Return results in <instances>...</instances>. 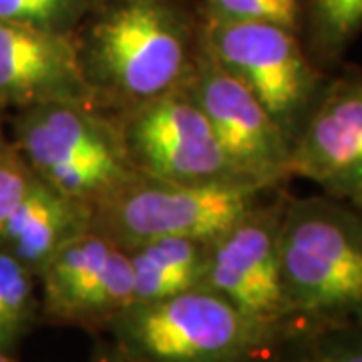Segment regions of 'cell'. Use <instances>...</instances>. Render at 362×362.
<instances>
[{"label": "cell", "mask_w": 362, "mask_h": 362, "mask_svg": "<svg viewBox=\"0 0 362 362\" xmlns=\"http://www.w3.org/2000/svg\"><path fill=\"white\" fill-rule=\"evenodd\" d=\"M0 362H18L13 356V352H6V350H0Z\"/></svg>", "instance_id": "obj_23"}, {"label": "cell", "mask_w": 362, "mask_h": 362, "mask_svg": "<svg viewBox=\"0 0 362 362\" xmlns=\"http://www.w3.org/2000/svg\"><path fill=\"white\" fill-rule=\"evenodd\" d=\"M101 0H0V21L73 35Z\"/></svg>", "instance_id": "obj_18"}, {"label": "cell", "mask_w": 362, "mask_h": 362, "mask_svg": "<svg viewBox=\"0 0 362 362\" xmlns=\"http://www.w3.org/2000/svg\"><path fill=\"white\" fill-rule=\"evenodd\" d=\"M93 207L33 177L4 228L0 247L39 276L42 266L66 242L90 228Z\"/></svg>", "instance_id": "obj_13"}, {"label": "cell", "mask_w": 362, "mask_h": 362, "mask_svg": "<svg viewBox=\"0 0 362 362\" xmlns=\"http://www.w3.org/2000/svg\"><path fill=\"white\" fill-rule=\"evenodd\" d=\"M4 113H6V109L0 107V141L6 139V137H4Z\"/></svg>", "instance_id": "obj_24"}, {"label": "cell", "mask_w": 362, "mask_h": 362, "mask_svg": "<svg viewBox=\"0 0 362 362\" xmlns=\"http://www.w3.org/2000/svg\"><path fill=\"white\" fill-rule=\"evenodd\" d=\"M89 362H135L129 356H125L119 349H115L109 340H105L101 344H97V349L93 352Z\"/></svg>", "instance_id": "obj_21"}, {"label": "cell", "mask_w": 362, "mask_h": 362, "mask_svg": "<svg viewBox=\"0 0 362 362\" xmlns=\"http://www.w3.org/2000/svg\"><path fill=\"white\" fill-rule=\"evenodd\" d=\"M40 320L103 334L107 324L133 304L129 254L89 228L59 247L37 276Z\"/></svg>", "instance_id": "obj_9"}, {"label": "cell", "mask_w": 362, "mask_h": 362, "mask_svg": "<svg viewBox=\"0 0 362 362\" xmlns=\"http://www.w3.org/2000/svg\"><path fill=\"white\" fill-rule=\"evenodd\" d=\"M308 0H204L202 16L218 21H259L304 35Z\"/></svg>", "instance_id": "obj_19"}, {"label": "cell", "mask_w": 362, "mask_h": 362, "mask_svg": "<svg viewBox=\"0 0 362 362\" xmlns=\"http://www.w3.org/2000/svg\"><path fill=\"white\" fill-rule=\"evenodd\" d=\"M33 177L35 173L16 151L13 141H0V240L8 218L13 216L14 207L18 206Z\"/></svg>", "instance_id": "obj_20"}, {"label": "cell", "mask_w": 362, "mask_h": 362, "mask_svg": "<svg viewBox=\"0 0 362 362\" xmlns=\"http://www.w3.org/2000/svg\"><path fill=\"white\" fill-rule=\"evenodd\" d=\"M280 268L292 324L362 320V214L332 197L288 194Z\"/></svg>", "instance_id": "obj_2"}, {"label": "cell", "mask_w": 362, "mask_h": 362, "mask_svg": "<svg viewBox=\"0 0 362 362\" xmlns=\"http://www.w3.org/2000/svg\"><path fill=\"white\" fill-rule=\"evenodd\" d=\"M362 30V0H308L304 47L320 69L342 59Z\"/></svg>", "instance_id": "obj_16"}, {"label": "cell", "mask_w": 362, "mask_h": 362, "mask_svg": "<svg viewBox=\"0 0 362 362\" xmlns=\"http://www.w3.org/2000/svg\"><path fill=\"white\" fill-rule=\"evenodd\" d=\"M113 117L131 165L141 175L180 183L250 181L235 171L185 87Z\"/></svg>", "instance_id": "obj_7"}, {"label": "cell", "mask_w": 362, "mask_h": 362, "mask_svg": "<svg viewBox=\"0 0 362 362\" xmlns=\"http://www.w3.org/2000/svg\"><path fill=\"white\" fill-rule=\"evenodd\" d=\"M259 362H362V320L296 324L272 342Z\"/></svg>", "instance_id": "obj_15"}, {"label": "cell", "mask_w": 362, "mask_h": 362, "mask_svg": "<svg viewBox=\"0 0 362 362\" xmlns=\"http://www.w3.org/2000/svg\"><path fill=\"white\" fill-rule=\"evenodd\" d=\"M276 189L244 180L180 183L139 173L93 206L90 228L123 247L168 235L214 242Z\"/></svg>", "instance_id": "obj_5"}, {"label": "cell", "mask_w": 362, "mask_h": 362, "mask_svg": "<svg viewBox=\"0 0 362 362\" xmlns=\"http://www.w3.org/2000/svg\"><path fill=\"white\" fill-rule=\"evenodd\" d=\"M11 141L39 180L90 207L139 175L115 117L90 103L52 101L23 109L14 117Z\"/></svg>", "instance_id": "obj_4"}, {"label": "cell", "mask_w": 362, "mask_h": 362, "mask_svg": "<svg viewBox=\"0 0 362 362\" xmlns=\"http://www.w3.org/2000/svg\"><path fill=\"white\" fill-rule=\"evenodd\" d=\"M202 47L258 99L294 145L328 81L304 39L272 23L202 16Z\"/></svg>", "instance_id": "obj_6"}, {"label": "cell", "mask_w": 362, "mask_h": 362, "mask_svg": "<svg viewBox=\"0 0 362 362\" xmlns=\"http://www.w3.org/2000/svg\"><path fill=\"white\" fill-rule=\"evenodd\" d=\"M288 194L272 192L209 244L204 288L226 298L272 334L292 328L280 268V228Z\"/></svg>", "instance_id": "obj_8"}, {"label": "cell", "mask_w": 362, "mask_h": 362, "mask_svg": "<svg viewBox=\"0 0 362 362\" xmlns=\"http://www.w3.org/2000/svg\"><path fill=\"white\" fill-rule=\"evenodd\" d=\"M346 204H350V206L354 207L356 211H361L362 214V181L358 183V187L350 194V197L346 199Z\"/></svg>", "instance_id": "obj_22"}, {"label": "cell", "mask_w": 362, "mask_h": 362, "mask_svg": "<svg viewBox=\"0 0 362 362\" xmlns=\"http://www.w3.org/2000/svg\"><path fill=\"white\" fill-rule=\"evenodd\" d=\"M103 334L135 362H259L280 337L209 288L133 302Z\"/></svg>", "instance_id": "obj_3"}, {"label": "cell", "mask_w": 362, "mask_h": 362, "mask_svg": "<svg viewBox=\"0 0 362 362\" xmlns=\"http://www.w3.org/2000/svg\"><path fill=\"white\" fill-rule=\"evenodd\" d=\"M73 40L95 107L119 115L185 87L202 52V21L181 0H101Z\"/></svg>", "instance_id": "obj_1"}, {"label": "cell", "mask_w": 362, "mask_h": 362, "mask_svg": "<svg viewBox=\"0 0 362 362\" xmlns=\"http://www.w3.org/2000/svg\"><path fill=\"white\" fill-rule=\"evenodd\" d=\"M37 288V276L0 247V350L14 352L40 320Z\"/></svg>", "instance_id": "obj_17"}, {"label": "cell", "mask_w": 362, "mask_h": 362, "mask_svg": "<svg viewBox=\"0 0 362 362\" xmlns=\"http://www.w3.org/2000/svg\"><path fill=\"white\" fill-rule=\"evenodd\" d=\"M185 89L202 107L226 156L242 177L266 187H282L292 177V145L284 133L258 99L226 73L204 47Z\"/></svg>", "instance_id": "obj_10"}, {"label": "cell", "mask_w": 362, "mask_h": 362, "mask_svg": "<svg viewBox=\"0 0 362 362\" xmlns=\"http://www.w3.org/2000/svg\"><path fill=\"white\" fill-rule=\"evenodd\" d=\"M52 101L95 105L73 35L0 21V107L23 111Z\"/></svg>", "instance_id": "obj_12"}, {"label": "cell", "mask_w": 362, "mask_h": 362, "mask_svg": "<svg viewBox=\"0 0 362 362\" xmlns=\"http://www.w3.org/2000/svg\"><path fill=\"white\" fill-rule=\"evenodd\" d=\"M209 244L168 235L125 247L133 272V302H157L202 288Z\"/></svg>", "instance_id": "obj_14"}, {"label": "cell", "mask_w": 362, "mask_h": 362, "mask_svg": "<svg viewBox=\"0 0 362 362\" xmlns=\"http://www.w3.org/2000/svg\"><path fill=\"white\" fill-rule=\"evenodd\" d=\"M290 175L318 183L346 202L362 181V66L328 77L292 145Z\"/></svg>", "instance_id": "obj_11"}]
</instances>
